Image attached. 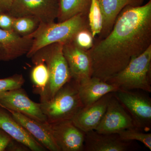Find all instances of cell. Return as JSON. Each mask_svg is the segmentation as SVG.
<instances>
[{
	"label": "cell",
	"mask_w": 151,
	"mask_h": 151,
	"mask_svg": "<svg viewBox=\"0 0 151 151\" xmlns=\"http://www.w3.org/2000/svg\"><path fill=\"white\" fill-rule=\"evenodd\" d=\"M150 46L151 0L144 5L127 6L110 33L88 50L92 77L106 82Z\"/></svg>",
	"instance_id": "obj_1"
},
{
	"label": "cell",
	"mask_w": 151,
	"mask_h": 151,
	"mask_svg": "<svg viewBox=\"0 0 151 151\" xmlns=\"http://www.w3.org/2000/svg\"><path fill=\"white\" fill-rule=\"evenodd\" d=\"M63 45L55 43L46 45L38 50L30 58L34 64L44 62L48 70V84L40 96L41 103L50 100L60 88L72 79L63 51Z\"/></svg>",
	"instance_id": "obj_2"
},
{
	"label": "cell",
	"mask_w": 151,
	"mask_h": 151,
	"mask_svg": "<svg viewBox=\"0 0 151 151\" xmlns=\"http://www.w3.org/2000/svg\"><path fill=\"white\" fill-rule=\"evenodd\" d=\"M86 15L80 14L62 22L40 24L37 29L30 35L33 42L27 57L30 58L40 49L49 45L64 44L72 41L78 31L87 28Z\"/></svg>",
	"instance_id": "obj_3"
},
{
	"label": "cell",
	"mask_w": 151,
	"mask_h": 151,
	"mask_svg": "<svg viewBox=\"0 0 151 151\" xmlns=\"http://www.w3.org/2000/svg\"><path fill=\"white\" fill-rule=\"evenodd\" d=\"M40 103L47 122L50 124L71 120L84 106L78 94L77 82L73 79L60 88L50 100Z\"/></svg>",
	"instance_id": "obj_4"
},
{
	"label": "cell",
	"mask_w": 151,
	"mask_h": 151,
	"mask_svg": "<svg viewBox=\"0 0 151 151\" xmlns=\"http://www.w3.org/2000/svg\"><path fill=\"white\" fill-rule=\"evenodd\" d=\"M151 46L106 82L119 89L151 92Z\"/></svg>",
	"instance_id": "obj_5"
},
{
	"label": "cell",
	"mask_w": 151,
	"mask_h": 151,
	"mask_svg": "<svg viewBox=\"0 0 151 151\" xmlns=\"http://www.w3.org/2000/svg\"><path fill=\"white\" fill-rule=\"evenodd\" d=\"M113 94L129 113L137 128L149 132L151 127L150 98L142 93L120 89Z\"/></svg>",
	"instance_id": "obj_6"
},
{
	"label": "cell",
	"mask_w": 151,
	"mask_h": 151,
	"mask_svg": "<svg viewBox=\"0 0 151 151\" xmlns=\"http://www.w3.org/2000/svg\"><path fill=\"white\" fill-rule=\"evenodd\" d=\"M59 12L58 0H14L9 13L14 17L30 16L40 24L55 22Z\"/></svg>",
	"instance_id": "obj_7"
},
{
	"label": "cell",
	"mask_w": 151,
	"mask_h": 151,
	"mask_svg": "<svg viewBox=\"0 0 151 151\" xmlns=\"http://www.w3.org/2000/svg\"><path fill=\"white\" fill-rule=\"evenodd\" d=\"M134 128L137 127L129 113L113 93L105 114L95 131L101 134H118L123 130Z\"/></svg>",
	"instance_id": "obj_8"
},
{
	"label": "cell",
	"mask_w": 151,
	"mask_h": 151,
	"mask_svg": "<svg viewBox=\"0 0 151 151\" xmlns=\"http://www.w3.org/2000/svg\"><path fill=\"white\" fill-rule=\"evenodd\" d=\"M0 105L8 111L21 113L39 122H47L40 103L32 101L22 87L0 93Z\"/></svg>",
	"instance_id": "obj_9"
},
{
	"label": "cell",
	"mask_w": 151,
	"mask_h": 151,
	"mask_svg": "<svg viewBox=\"0 0 151 151\" xmlns=\"http://www.w3.org/2000/svg\"><path fill=\"white\" fill-rule=\"evenodd\" d=\"M49 124L60 151H84L85 133L76 127L71 120Z\"/></svg>",
	"instance_id": "obj_10"
},
{
	"label": "cell",
	"mask_w": 151,
	"mask_h": 151,
	"mask_svg": "<svg viewBox=\"0 0 151 151\" xmlns=\"http://www.w3.org/2000/svg\"><path fill=\"white\" fill-rule=\"evenodd\" d=\"M63 51L72 79L79 82L92 77V63L88 50L79 48L70 42L63 45Z\"/></svg>",
	"instance_id": "obj_11"
},
{
	"label": "cell",
	"mask_w": 151,
	"mask_h": 151,
	"mask_svg": "<svg viewBox=\"0 0 151 151\" xmlns=\"http://www.w3.org/2000/svg\"><path fill=\"white\" fill-rule=\"evenodd\" d=\"M33 42L31 35L20 36L13 31L0 28V61L7 62L26 55Z\"/></svg>",
	"instance_id": "obj_12"
},
{
	"label": "cell",
	"mask_w": 151,
	"mask_h": 151,
	"mask_svg": "<svg viewBox=\"0 0 151 151\" xmlns=\"http://www.w3.org/2000/svg\"><path fill=\"white\" fill-rule=\"evenodd\" d=\"M113 93H108L96 102L80 108L71 119L73 124L84 133L95 130L105 114Z\"/></svg>",
	"instance_id": "obj_13"
},
{
	"label": "cell",
	"mask_w": 151,
	"mask_h": 151,
	"mask_svg": "<svg viewBox=\"0 0 151 151\" xmlns=\"http://www.w3.org/2000/svg\"><path fill=\"white\" fill-rule=\"evenodd\" d=\"M133 142L122 140L117 134H101L92 130L85 133L84 151L132 150H134Z\"/></svg>",
	"instance_id": "obj_14"
},
{
	"label": "cell",
	"mask_w": 151,
	"mask_h": 151,
	"mask_svg": "<svg viewBox=\"0 0 151 151\" xmlns=\"http://www.w3.org/2000/svg\"><path fill=\"white\" fill-rule=\"evenodd\" d=\"M9 111L17 122L47 150L60 151L52 135L48 123L37 121L18 112Z\"/></svg>",
	"instance_id": "obj_15"
},
{
	"label": "cell",
	"mask_w": 151,
	"mask_h": 151,
	"mask_svg": "<svg viewBox=\"0 0 151 151\" xmlns=\"http://www.w3.org/2000/svg\"><path fill=\"white\" fill-rule=\"evenodd\" d=\"M0 128L14 139L20 142L32 151L47 150L14 119L10 112L0 105Z\"/></svg>",
	"instance_id": "obj_16"
},
{
	"label": "cell",
	"mask_w": 151,
	"mask_h": 151,
	"mask_svg": "<svg viewBox=\"0 0 151 151\" xmlns=\"http://www.w3.org/2000/svg\"><path fill=\"white\" fill-rule=\"evenodd\" d=\"M76 82L78 94L84 106L92 104L106 94L119 89L115 85L96 77H91Z\"/></svg>",
	"instance_id": "obj_17"
},
{
	"label": "cell",
	"mask_w": 151,
	"mask_h": 151,
	"mask_svg": "<svg viewBox=\"0 0 151 151\" xmlns=\"http://www.w3.org/2000/svg\"><path fill=\"white\" fill-rule=\"evenodd\" d=\"M144 0H98L103 14V29L100 34L105 37L111 31L116 19L122 10L128 6L142 5Z\"/></svg>",
	"instance_id": "obj_18"
},
{
	"label": "cell",
	"mask_w": 151,
	"mask_h": 151,
	"mask_svg": "<svg viewBox=\"0 0 151 151\" xmlns=\"http://www.w3.org/2000/svg\"><path fill=\"white\" fill-rule=\"evenodd\" d=\"M59 12L57 20L64 21L80 14L87 15L92 0H58Z\"/></svg>",
	"instance_id": "obj_19"
},
{
	"label": "cell",
	"mask_w": 151,
	"mask_h": 151,
	"mask_svg": "<svg viewBox=\"0 0 151 151\" xmlns=\"http://www.w3.org/2000/svg\"><path fill=\"white\" fill-rule=\"evenodd\" d=\"M31 72L30 77L33 85V92L40 96L46 89L49 81L48 69L44 62H38L34 64Z\"/></svg>",
	"instance_id": "obj_20"
},
{
	"label": "cell",
	"mask_w": 151,
	"mask_h": 151,
	"mask_svg": "<svg viewBox=\"0 0 151 151\" xmlns=\"http://www.w3.org/2000/svg\"><path fill=\"white\" fill-rule=\"evenodd\" d=\"M40 24L39 20L34 17L14 18L12 31L20 36H28L37 29Z\"/></svg>",
	"instance_id": "obj_21"
},
{
	"label": "cell",
	"mask_w": 151,
	"mask_h": 151,
	"mask_svg": "<svg viewBox=\"0 0 151 151\" xmlns=\"http://www.w3.org/2000/svg\"><path fill=\"white\" fill-rule=\"evenodd\" d=\"M89 24L93 37L100 34L103 28V17L98 0H92L88 12Z\"/></svg>",
	"instance_id": "obj_22"
},
{
	"label": "cell",
	"mask_w": 151,
	"mask_h": 151,
	"mask_svg": "<svg viewBox=\"0 0 151 151\" xmlns=\"http://www.w3.org/2000/svg\"><path fill=\"white\" fill-rule=\"evenodd\" d=\"M122 140L127 141H137L142 143L151 150V133L137 128H130L118 133Z\"/></svg>",
	"instance_id": "obj_23"
},
{
	"label": "cell",
	"mask_w": 151,
	"mask_h": 151,
	"mask_svg": "<svg viewBox=\"0 0 151 151\" xmlns=\"http://www.w3.org/2000/svg\"><path fill=\"white\" fill-rule=\"evenodd\" d=\"M93 38L91 31L86 28L78 31L71 42L79 48L88 50L94 45Z\"/></svg>",
	"instance_id": "obj_24"
},
{
	"label": "cell",
	"mask_w": 151,
	"mask_h": 151,
	"mask_svg": "<svg viewBox=\"0 0 151 151\" xmlns=\"http://www.w3.org/2000/svg\"><path fill=\"white\" fill-rule=\"evenodd\" d=\"M25 79L21 74L14 75L0 79V93L22 87L25 83Z\"/></svg>",
	"instance_id": "obj_25"
},
{
	"label": "cell",
	"mask_w": 151,
	"mask_h": 151,
	"mask_svg": "<svg viewBox=\"0 0 151 151\" xmlns=\"http://www.w3.org/2000/svg\"><path fill=\"white\" fill-rule=\"evenodd\" d=\"M14 17L9 13H0V28L8 31H12Z\"/></svg>",
	"instance_id": "obj_26"
},
{
	"label": "cell",
	"mask_w": 151,
	"mask_h": 151,
	"mask_svg": "<svg viewBox=\"0 0 151 151\" xmlns=\"http://www.w3.org/2000/svg\"><path fill=\"white\" fill-rule=\"evenodd\" d=\"M29 149L22 143L12 139L7 147L6 151H29Z\"/></svg>",
	"instance_id": "obj_27"
},
{
	"label": "cell",
	"mask_w": 151,
	"mask_h": 151,
	"mask_svg": "<svg viewBox=\"0 0 151 151\" xmlns=\"http://www.w3.org/2000/svg\"><path fill=\"white\" fill-rule=\"evenodd\" d=\"M12 138L0 128V151H6Z\"/></svg>",
	"instance_id": "obj_28"
},
{
	"label": "cell",
	"mask_w": 151,
	"mask_h": 151,
	"mask_svg": "<svg viewBox=\"0 0 151 151\" xmlns=\"http://www.w3.org/2000/svg\"><path fill=\"white\" fill-rule=\"evenodd\" d=\"M14 0H0V13H9Z\"/></svg>",
	"instance_id": "obj_29"
}]
</instances>
